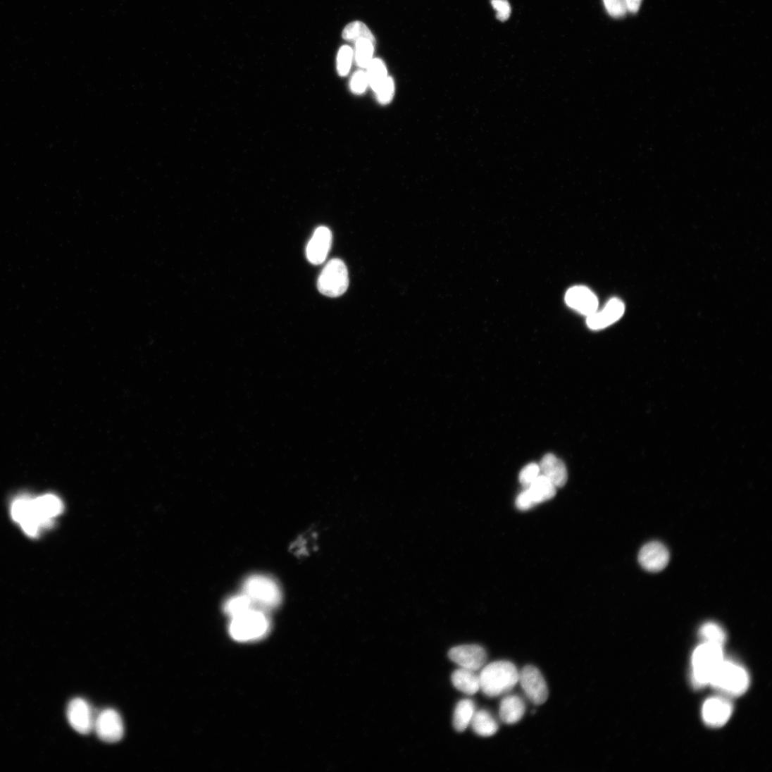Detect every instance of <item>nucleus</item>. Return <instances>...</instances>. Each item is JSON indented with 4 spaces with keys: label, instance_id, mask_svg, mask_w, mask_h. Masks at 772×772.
Wrapping results in <instances>:
<instances>
[{
    "label": "nucleus",
    "instance_id": "c85d7f7f",
    "mask_svg": "<svg viewBox=\"0 0 772 772\" xmlns=\"http://www.w3.org/2000/svg\"><path fill=\"white\" fill-rule=\"evenodd\" d=\"M395 85L394 80L388 77L384 82L375 91L378 101L382 105L390 104L394 95Z\"/></svg>",
    "mask_w": 772,
    "mask_h": 772
},
{
    "label": "nucleus",
    "instance_id": "1a4fd4ad",
    "mask_svg": "<svg viewBox=\"0 0 772 772\" xmlns=\"http://www.w3.org/2000/svg\"><path fill=\"white\" fill-rule=\"evenodd\" d=\"M67 716L70 726L77 733L87 735L94 730L96 714L86 700L82 698L71 700L67 709Z\"/></svg>",
    "mask_w": 772,
    "mask_h": 772
},
{
    "label": "nucleus",
    "instance_id": "7c9ffc66",
    "mask_svg": "<svg viewBox=\"0 0 772 772\" xmlns=\"http://www.w3.org/2000/svg\"><path fill=\"white\" fill-rule=\"evenodd\" d=\"M604 4L609 14L614 18L623 17L629 11L625 0H604Z\"/></svg>",
    "mask_w": 772,
    "mask_h": 772
},
{
    "label": "nucleus",
    "instance_id": "dca6fc26",
    "mask_svg": "<svg viewBox=\"0 0 772 772\" xmlns=\"http://www.w3.org/2000/svg\"><path fill=\"white\" fill-rule=\"evenodd\" d=\"M540 467L541 474L547 477L556 487H562L566 485L568 478L566 465L555 455H545Z\"/></svg>",
    "mask_w": 772,
    "mask_h": 772
},
{
    "label": "nucleus",
    "instance_id": "aec40b11",
    "mask_svg": "<svg viewBox=\"0 0 772 772\" xmlns=\"http://www.w3.org/2000/svg\"><path fill=\"white\" fill-rule=\"evenodd\" d=\"M470 725L473 732L484 737L494 735L499 730V725L494 716L486 710L475 711Z\"/></svg>",
    "mask_w": 772,
    "mask_h": 772
},
{
    "label": "nucleus",
    "instance_id": "423d86ee",
    "mask_svg": "<svg viewBox=\"0 0 772 772\" xmlns=\"http://www.w3.org/2000/svg\"><path fill=\"white\" fill-rule=\"evenodd\" d=\"M319 292L328 297L336 298L344 294L349 285L347 267L341 259L330 261L322 270L318 280Z\"/></svg>",
    "mask_w": 772,
    "mask_h": 772
},
{
    "label": "nucleus",
    "instance_id": "72a5a7b5",
    "mask_svg": "<svg viewBox=\"0 0 772 772\" xmlns=\"http://www.w3.org/2000/svg\"><path fill=\"white\" fill-rule=\"evenodd\" d=\"M516 506L521 511H526L533 508L536 505L525 490L518 496L516 500Z\"/></svg>",
    "mask_w": 772,
    "mask_h": 772
},
{
    "label": "nucleus",
    "instance_id": "9b49d317",
    "mask_svg": "<svg viewBox=\"0 0 772 772\" xmlns=\"http://www.w3.org/2000/svg\"><path fill=\"white\" fill-rule=\"evenodd\" d=\"M733 711V705L727 699L712 697L704 704L702 716L708 726L720 728L726 725L732 716Z\"/></svg>",
    "mask_w": 772,
    "mask_h": 772
},
{
    "label": "nucleus",
    "instance_id": "0eeeda50",
    "mask_svg": "<svg viewBox=\"0 0 772 772\" xmlns=\"http://www.w3.org/2000/svg\"><path fill=\"white\" fill-rule=\"evenodd\" d=\"M93 731L103 742L113 744L123 739L124 723L117 711L107 709L96 714Z\"/></svg>",
    "mask_w": 772,
    "mask_h": 772
},
{
    "label": "nucleus",
    "instance_id": "4468645a",
    "mask_svg": "<svg viewBox=\"0 0 772 772\" xmlns=\"http://www.w3.org/2000/svg\"><path fill=\"white\" fill-rule=\"evenodd\" d=\"M332 232L325 226L318 228L306 248L308 260L313 265L323 263L331 249Z\"/></svg>",
    "mask_w": 772,
    "mask_h": 772
},
{
    "label": "nucleus",
    "instance_id": "bb28decb",
    "mask_svg": "<svg viewBox=\"0 0 772 772\" xmlns=\"http://www.w3.org/2000/svg\"><path fill=\"white\" fill-rule=\"evenodd\" d=\"M342 37L347 41L354 42L361 39H367L375 44V38L373 33L363 23L360 21L349 24L344 28Z\"/></svg>",
    "mask_w": 772,
    "mask_h": 772
},
{
    "label": "nucleus",
    "instance_id": "cd10ccee",
    "mask_svg": "<svg viewBox=\"0 0 772 772\" xmlns=\"http://www.w3.org/2000/svg\"><path fill=\"white\" fill-rule=\"evenodd\" d=\"M354 58V51L348 45H344L340 48L337 56V70L340 76H347L351 68Z\"/></svg>",
    "mask_w": 772,
    "mask_h": 772
},
{
    "label": "nucleus",
    "instance_id": "5701e85b",
    "mask_svg": "<svg viewBox=\"0 0 772 772\" xmlns=\"http://www.w3.org/2000/svg\"><path fill=\"white\" fill-rule=\"evenodd\" d=\"M699 637L704 642L723 647L727 641V634L717 623H704L699 629Z\"/></svg>",
    "mask_w": 772,
    "mask_h": 772
},
{
    "label": "nucleus",
    "instance_id": "2f4dec72",
    "mask_svg": "<svg viewBox=\"0 0 772 772\" xmlns=\"http://www.w3.org/2000/svg\"><path fill=\"white\" fill-rule=\"evenodd\" d=\"M350 85L355 94H361L365 92L369 85L366 73L362 70L356 72L351 78Z\"/></svg>",
    "mask_w": 772,
    "mask_h": 772
},
{
    "label": "nucleus",
    "instance_id": "f03ea898",
    "mask_svg": "<svg viewBox=\"0 0 772 772\" xmlns=\"http://www.w3.org/2000/svg\"><path fill=\"white\" fill-rule=\"evenodd\" d=\"M270 626L266 611L252 609L231 618L229 633L237 642H254L265 637L269 633Z\"/></svg>",
    "mask_w": 772,
    "mask_h": 772
},
{
    "label": "nucleus",
    "instance_id": "39448f33",
    "mask_svg": "<svg viewBox=\"0 0 772 772\" xmlns=\"http://www.w3.org/2000/svg\"><path fill=\"white\" fill-rule=\"evenodd\" d=\"M244 594L252 602L255 608L266 611L278 606L282 594L273 578L264 575H253L244 585Z\"/></svg>",
    "mask_w": 772,
    "mask_h": 772
},
{
    "label": "nucleus",
    "instance_id": "6ab92c4d",
    "mask_svg": "<svg viewBox=\"0 0 772 772\" xmlns=\"http://www.w3.org/2000/svg\"><path fill=\"white\" fill-rule=\"evenodd\" d=\"M454 687L467 695H474L480 690L479 677L474 671L460 668L452 673Z\"/></svg>",
    "mask_w": 772,
    "mask_h": 772
},
{
    "label": "nucleus",
    "instance_id": "393cba45",
    "mask_svg": "<svg viewBox=\"0 0 772 772\" xmlns=\"http://www.w3.org/2000/svg\"><path fill=\"white\" fill-rule=\"evenodd\" d=\"M375 44L367 39H361L355 42L354 57L356 65L361 68H366L373 59Z\"/></svg>",
    "mask_w": 772,
    "mask_h": 772
},
{
    "label": "nucleus",
    "instance_id": "9d476101",
    "mask_svg": "<svg viewBox=\"0 0 772 772\" xmlns=\"http://www.w3.org/2000/svg\"><path fill=\"white\" fill-rule=\"evenodd\" d=\"M449 659L461 668L477 671L485 666L487 660L486 650L479 645H461L452 648Z\"/></svg>",
    "mask_w": 772,
    "mask_h": 772
},
{
    "label": "nucleus",
    "instance_id": "7ed1b4c3",
    "mask_svg": "<svg viewBox=\"0 0 772 772\" xmlns=\"http://www.w3.org/2000/svg\"><path fill=\"white\" fill-rule=\"evenodd\" d=\"M710 685L723 695L739 697L749 687V676L741 665L723 660L715 672Z\"/></svg>",
    "mask_w": 772,
    "mask_h": 772
},
{
    "label": "nucleus",
    "instance_id": "ddd939ff",
    "mask_svg": "<svg viewBox=\"0 0 772 772\" xmlns=\"http://www.w3.org/2000/svg\"><path fill=\"white\" fill-rule=\"evenodd\" d=\"M565 300L570 308L587 316L597 312L598 309L599 302L596 295L585 286H575L569 289Z\"/></svg>",
    "mask_w": 772,
    "mask_h": 772
},
{
    "label": "nucleus",
    "instance_id": "a211bd4d",
    "mask_svg": "<svg viewBox=\"0 0 772 772\" xmlns=\"http://www.w3.org/2000/svg\"><path fill=\"white\" fill-rule=\"evenodd\" d=\"M525 705L522 699L516 695L507 696L500 704L499 717L506 725H514L523 718Z\"/></svg>",
    "mask_w": 772,
    "mask_h": 772
},
{
    "label": "nucleus",
    "instance_id": "f704fd0d",
    "mask_svg": "<svg viewBox=\"0 0 772 772\" xmlns=\"http://www.w3.org/2000/svg\"><path fill=\"white\" fill-rule=\"evenodd\" d=\"M642 0H625L627 8L631 13H636L639 11Z\"/></svg>",
    "mask_w": 772,
    "mask_h": 772
},
{
    "label": "nucleus",
    "instance_id": "a878e982",
    "mask_svg": "<svg viewBox=\"0 0 772 772\" xmlns=\"http://www.w3.org/2000/svg\"><path fill=\"white\" fill-rule=\"evenodd\" d=\"M255 608L251 599L244 594L228 599L224 604V611L231 618Z\"/></svg>",
    "mask_w": 772,
    "mask_h": 772
},
{
    "label": "nucleus",
    "instance_id": "6e6552de",
    "mask_svg": "<svg viewBox=\"0 0 772 772\" xmlns=\"http://www.w3.org/2000/svg\"><path fill=\"white\" fill-rule=\"evenodd\" d=\"M518 683L530 702L544 704L549 697L547 683L540 671L534 666H526L519 673Z\"/></svg>",
    "mask_w": 772,
    "mask_h": 772
},
{
    "label": "nucleus",
    "instance_id": "4be33fe9",
    "mask_svg": "<svg viewBox=\"0 0 772 772\" xmlns=\"http://www.w3.org/2000/svg\"><path fill=\"white\" fill-rule=\"evenodd\" d=\"M475 712L474 702L471 699L459 702L454 713L453 726L458 733H463L469 726Z\"/></svg>",
    "mask_w": 772,
    "mask_h": 772
},
{
    "label": "nucleus",
    "instance_id": "f8f14e48",
    "mask_svg": "<svg viewBox=\"0 0 772 772\" xmlns=\"http://www.w3.org/2000/svg\"><path fill=\"white\" fill-rule=\"evenodd\" d=\"M669 558L668 549L659 542H652L645 544L639 554L640 565L650 572L662 571L668 565Z\"/></svg>",
    "mask_w": 772,
    "mask_h": 772
},
{
    "label": "nucleus",
    "instance_id": "20e7f679",
    "mask_svg": "<svg viewBox=\"0 0 772 772\" xmlns=\"http://www.w3.org/2000/svg\"><path fill=\"white\" fill-rule=\"evenodd\" d=\"M723 658V647L704 642L692 655V681L697 687L709 685Z\"/></svg>",
    "mask_w": 772,
    "mask_h": 772
},
{
    "label": "nucleus",
    "instance_id": "b1692460",
    "mask_svg": "<svg viewBox=\"0 0 772 772\" xmlns=\"http://www.w3.org/2000/svg\"><path fill=\"white\" fill-rule=\"evenodd\" d=\"M366 69L368 84L374 92L389 77L387 68L380 59H373Z\"/></svg>",
    "mask_w": 772,
    "mask_h": 772
},
{
    "label": "nucleus",
    "instance_id": "2eb2a0df",
    "mask_svg": "<svg viewBox=\"0 0 772 772\" xmlns=\"http://www.w3.org/2000/svg\"><path fill=\"white\" fill-rule=\"evenodd\" d=\"M625 311L624 304L618 299H611L600 312H595L587 318V325L593 330L603 329L621 318Z\"/></svg>",
    "mask_w": 772,
    "mask_h": 772
},
{
    "label": "nucleus",
    "instance_id": "f257e3e1",
    "mask_svg": "<svg viewBox=\"0 0 772 772\" xmlns=\"http://www.w3.org/2000/svg\"><path fill=\"white\" fill-rule=\"evenodd\" d=\"M478 677L480 690L482 694L494 698L514 688L518 683L519 672L513 663L498 661L482 668Z\"/></svg>",
    "mask_w": 772,
    "mask_h": 772
},
{
    "label": "nucleus",
    "instance_id": "412c9836",
    "mask_svg": "<svg viewBox=\"0 0 772 772\" xmlns=\"http://www.w3.org/2000/svg\"><path fill=\"white\" fill-rule=\"evenodd\" d=\"M526 490L535 505L552 499L556 493V487L542 474Z\"/></svg>",
    "mask_w": 772,
    "mask_h": 772
},
{
    "label": "nucleus",
    "instance_id": "c756f323",
    "mask_svg": "<svg viewBox=\"0 0 772 772\" xmlns=\"http://www.w3.org/2000/svg\"><path fill=\"white\" fill-rule=\"evenodd\" d=\"M540 474L541 470L540 465L535 463L528 464L521 470L519 474L521 485L523 487L528 488Z\"/></svg>",
    "mask_w": 772,
    "mask_h": 772
},
{
    "label": "nucleus",
    "instance_id": "f3484780",
    "mask_svg": "<svg viewBox=\"0 0 772 772\" xmlns=\"http://www.w3.org/2000/svg\"><path fill=\"white\" fill-rule=\"evenodd\" d=\"M35 512L39 518L46 521L54 522V518L63 511L62 501L54 494H46L33 499Z\"/></svg>",
    "mask_w": 772,
    "mask_h": 772
},
{
    "label": "nucleus",
    "instance_id": "473e14b6",
    "mask_svg": "<svg viewBox=\"0 0 772 772\" xmlns=\"http://www.w3.org/2000/svg\"><path fill=\"white\" fill-rule=\"evenodd\" d=\"M492 5L497 12V18L502 22L507 20L511 13V8L508 0H492Z\"/></svg>",
    "mask_w": 772,
    "mask_h": 772
}]
</instances>
